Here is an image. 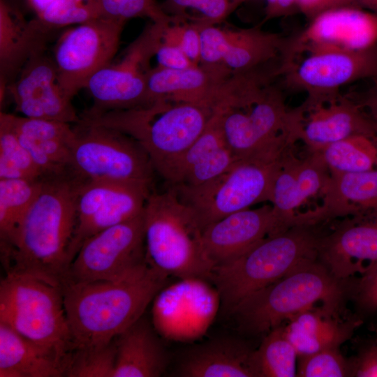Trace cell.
Listing matches in <instances>:
<instances>
[{
    "instance_id": "cell-27",
    "label": "cell",
    "mask_w": 377,
    "mask_h": 377,
    "mask_svg": "<svg viewBox=\"0 0 377 377\" xmlns=\"http://www.w3.org/2000/svg\"><path fill=\"white\" fill-rule=\"evenodd\" d=\"M113 377H158L169 364L158 332L143 315L116 337Z\"/></svg>"
},
{
    "instance_id": "cell-35",
    "label": "cell",
    "mask_w": 377,
    "mask_h": 377,
    "mask_svg": "<svg viewBox=\"0 0 377 377\" xmlns=\"http://www.w3.org/2000/svg\"><path fill=\"white\" fill-rule=\"evenodd\" d=\"M45 178L22 145L5 113L0 112V179Z\"/></svg>"
},
{
    "instance_id": "cell-19",
    "label": "cell",
    "mask_w": 377,
    "mask_h": 377,
    "mask_svg": "<svg viewBox=\"0 0 377 377\" xmlns=\"http://www.w3.org/2000/svg\"><path fill=\"white\" fill-rule=\"evenodd\" d=\"M283 231L272 205L230 214L202 230L206 256L214 267L242 255L260 241Z\"/></svg>"
},
{
    "instance_id": "cell-21",
    "label": "cell",
    "mask_w": 377,
    "mask_h": 377,
    "mask_svg": "<svg viewBox=\"0 0 377 377\" xmlns=\"http://www.w3.org/2000/svg\"><path fill=\"white\" fill-rule=\"evenodd\" d=\"M290 149L283 156L271 193L273 211L283 230L292 226L295 210L323 191L330 171L316 153L297 158Z\"/></svg>"
},
{
    "instance_id": "cell-45",
    "label": "cell",
    "mask_w": 377,
    "mask_h": 377,
    "mask_svg": "<svg viewBox=\"0 0 377 377\" xmlns=\"http://www.w3.org/2000/svg\"><path fill=\"white\" fill-rule=\"evenodd\" d=\"M352 376L377 377V346L364 350L352 363Z\"/></svg>"
},
{
    "instance_id": "cell-50",
    "label": "cell",
    "mask_w": 377,
    "mask_h": 377,
    "mask_svg": "<svg viewBox=\"0 0 377 377\" xmlns=\"http://www.w3.org/2000/svg\"><path fill=\"white\" fill-rule=\"evenodd\" d=\"M372 139L374 141V142H375V144H376V145L377 147V135L375 137H374Z\"/></svg>"
},
{
    "instance_id": "cell-31",
    "label": "cell",
    "mask_w": 377,
    "mask_h": 377,
    "mask_svg": "<svg viewBox=\"0 0 377 377\" xmlns=\"http://www.w3.org/2000/svg\"><path fill=\"white\" fill-rule=\"evenodd\" d=\"M45 179H0V247L6 246L12 242L40 194Z\"/></svg>"
},
{
    "instance_id": "cell-2",
    "label": "cell",
    "mask_w": 377,
    "mask_h": 377,
    "mask_svg": "<svg viewBox=\"0 0 377 377\" xmlns=\"http://www.w3.org/2000/svg\"><path fill=\"white\" fill-rule=\"evenodd\" d=\"M84 179L73 171L45 179L10 244L1 247L6 272L61 286L74 259L76 200Z\"/></svg>"
},
{
    "instance_id": "cell-39",
    "label": "cell",
    "mask_w": 377,
    "mask_h": 377,
    "mask_svg": "<svg viewBox=\"0 0 377 377\" xmlns=\"http://www.w3.org/2000/svg\"><path fill=\"white\" fill-rule=\"evenodd\" d=\"M297 376L302 377H341L352 376L348 362L339 348H326L299 357Z\"/></svg>"
},
{
    "instance_id": "cell-24",
    "label": "cell",
    "mask_w": 377,
    "mask_h": 377,
    "mask_svg": "<svg viewBox=\"0 0 377 377\" xmlns=\"http://www.w3.org/2000/svg\"><path fill=\"white\" fill-rule=\"evenodd\" d=\"M232 75L221 67L202 64L179 70L156 66L147 78V103L168 100L202 104L213 109Z\"/></svg>"
},
{
    "instance_id": "cell-49",
    "label": "cell",
    "mask_w": 377,
    "mask_h": 377,
    "mask_svg": "<svg viewBox=\"0 0 377 377\" xmlns=\"http://www.w3.org/2000/svg\"><path fill=\"white\" fill-rule=\"evenodd\" d=\"M266 1V7L265 8H267L269 6H270L274 2L275 0H265Z\"/></svg>"
},
{
    "instance_id": "cell-12",
    "label": "cell",
    "mask_w": 377,
    "mask_h": 377,
    "mask_svg": "<svg viewBox=\"0 0 377 377\" xmlns=\"http://www.w3.org/2000/svg\"><path fill=\"white\" fill-rule=\"evenodd\" d=\"M126 22L101 17L72 26L57 38L52 57L61 87L70 98L112 61Z\"/></svg>"
},
{
    "instance_id": "cell-15",
    "label": "cell",
    "mask_w": 377,
    "mask_h": 377,
    "mask_svg": "<svg viewBox=\"0 0 377 377\" xmlns=\"http://www.w3.org/2000/svg\"><path fill=\"white\" fill-rule=\"evenodd\" d=\"M200 64L221 67L232 74L280 61L288 39L260 25L242 29L200 26Z\"/></svg>"
},
{
    "instance_id": "cell-11",
    "label": "cell",
    "mask_w": 377,
    "mask_h": 377,
    "mask_svg": "<svg viewBox=\"0 0 377 377\" xmlns=\"http://www.w3.org/2000/svg\"><path fill=\"white\" fill-rule=\"evenodd\" d=\"M293 61L281 75L282 85L288 90L304 92L300 108L303 112L332 102L348 84L377 77V45L359 51L325 50L306 53Z\"/></svg>"
},
{
    "instance_id": "cell-1",
    "label": "cell",
    "mask_w": 377,
    "mask_h": 377,
    "mask_svg": "<svg viewBox=\"0 0 377 377\" xmlns=\"http://www.w3.org/2000/svg\"><path fill=\"white\" fill-rule=\"evenodd\" d=\"M272 66L232 75L213 108L238 160L276 161L299 140L303 112L288 109Z\"/></svg>"
},
{
    "instance_id": "cell-48",
    "label": "cell",
    "mask_w": 377,
    "mask_h": 377,
    "mask_svg": "<svg viewBox=\"0 0 377 377\" xmlns=\"http://www.w3.org/2000/svg\"><path fill=\"white\" fill-rule=\"evenodd\" d=\"M55 0H27L30 9L34 11L35 16L41 13Z\"/></svg>"
},
{
    "instance_id": "cell-40",
    "label": "cell",
    "mask_w": 377,
    "mask_h": 377,
    "mask_svg": "<svg viewBox=\"0 0 377 377\" xmlns=\"http://www.w3.org/2000/svg\"><path fill=\"white\" fill-rule=\"evenodd\" d=\"M104 17L126 21L135 17L148 18L156 23H165L167 15L156 0H99Z\"/></svg>"
},
{
    "instance_id": "cell-38",
    "label": "cell",
    "mask_w": 377,
    "mask_h": 377,
    "mask_svg": "<svg viewBox=\"0 0 377 377\" xmlns=\"http://www.w3.org/2000/svg\"><path fill=\"white\" fill-rule=\"evenodd\" d=\"M104 17L99 0H55L36 18L47 29L55 31Z\"/></svg>"
},
{
    "instance_id": "cell-42",
    "label": "cell",
    "mask_w": 377,
    "mask_h": 377,
    "mask_svg": "<svg viewBox=\"0 0 377 377\" xmlns=\"http://www.w3.org/2000/svg\"><path fill=\"white\" fill-rule=\"evenodd\" d=\"M355 295L362 309L374 311L377 308V263L367 267L357 285Z\"/></svg>"
},
{
    "instance_id": "cell-5",
    "label": "cell",
    "mask_w": 377,
    "mask_h": 377,
    "mask_svg": "<svg viewBox=\"0 0 377 377\" xmlns=\"http://www.w3.org/2000/svg\"><path fill=\"white\" fill-rule=\"evenodd\" d=\"M318 224H297L267 236L248 251L214 267L209 281L223 310L281 279L303 263L318 258L322 235Z\"/></svg>"
},
{
    "instance_id": "cell-28",
    "label": "cell",
    "mask_w": 377,
    "mask_h": 377,
    "mask_svg": "<svg viewBox=\"0 0 377 377\" xmlns=\"http://www.w3.org/2000/svg\"><path fill=\"white\" fill-rule=\"evenodd\" d=\"M65 360L0 323V377L64 376Z\"/></svg>"
},
{
    "instance_id": "cell-16",
    "label": "cell",
    "mask_w": 377,
    "mask_h": 377,
    "mask_svg": "<svg viewBox=\"0 0 377 377\" xmlns=\"http://www.w3.org/2000/svg\"><path fill=\"white\" fill-rule=\"evenodd\" d=\"M376 45L377 14L342 6L320 13L304 29L289 36L283 57L290 64L310 52L359 51Z\"/></svg>"
},
{
    "instance_id": "cell-32",
    "label": "cell",
    "mask_w": 377,
    "mask_h": 377,
    "mask_svg": "<svg viewBox=\"0 0 377 377\" xmlns=\"http://www.w3.org/2000/svg\"><path fill=\"white\" fill-rule=\"evenodd\" d=\"M297 353L286 338L283 327L270 332L250 356L254 377H293L297 376Z\"/></svg>"
},
{
    "instance_id": "cell-46",
    "label": "cell",
    "mask_w": 377,
    "mask_h": 377,
    "mask_svg": "<svg viewBox=\"0 0 377 377\" xmlns=\"http://www.w3.org/2000/svg\"><path fill=\"white\" fill-rule=\"evenodd\" d=\"M370 87L365 92L349 96L366 112L374 124L377 135V77L371 80Z\"/></svg>"
},
{
    "instance_id": "cell-14",
    "label": "cell",
    "mask_w": 377,
    "mask_h": 377,
    "mask_svg": "<svg viewBox=\"0 0 377 377\" xmlns=\"http://www.w3.org/2000/svg\"><path fill=\"white\" fill-rule=\"evenodd\" d=\"M145 260L143 211L87 238L71 263L63 283L114 280Z\"/></svg>"
},
{
    "instance_id": "cell-4",
    "label": "cell",
    "mask_w": 377,
    "mask_h": 377,
    "mask_svg": "<svg viewBox=\"0 0 377 377\" xmlns=\"http://www.w3.org/2000/svg\"><path fill=\"white\" fill-rule=\"evenodd\" d=\"M207 105L157 100L135 108L85 111L80 119L119 131L137 141L158 174L204 131L212 117Z\"/></svg>"
},
{
    "instance_id": "cell-34",
    "label": "cell",
    "mask_w": 377,
    "mask_h": 377,
    "mask_svg": "<svg viewBox=\"0 0 377 377\" xmlns=\"http://www.w3.org/2000/svg\"><path fill=\"white\" fill-rule=\"evenodd\" d=\"M226 145L227 144L219 119L214 112L201 135L158 175L164 179L168 186H177L192 168L202 163L215 151Z\"/></svg>"
},
{
    "instance_id": "cell-17",
    "label": "cell",
    "mask_w": 377,
    "mask_h": 377,
    "mask_svg": "<svg viewBox=\"0 0 377 377\" xmlns=\"http://www.w3.org/2000/svg\"><path fill=\"white\" fill-rule=\"evenodd\" d=\"M151 191L150 186L142 184L83 181L76 200L74 258L91 235L140 214Z\"/></svg>"
},
{
    "instance_id": "cell-7",
    "label": "cell",
    "mask_w": 377,
    "mask_h": 377,
    "mask_svg": "<svg viewBox=\"0 0 377 377\" xmlns=\"http://www.w3.org/2000/svg\"><path fill=\"white\" fill-rule=\"evenodd\" d=\"M316 260L303 263L239 302L230 312L239 327L254 334L270 332L320 301L326 313L334 312L343 296L342 281Z\"/></svg>"
},
{
    "instance_id": "cell-13",
    "label": "cell",
    "mask_w": 377,
    "mask_h": 377,
    "mask_svg": "<svg viewBox=\"0 0 377 377\" xmlns=\"http://www.w3.org/2000/svg\"><path fill=\"white\" fill-rule=\"evenodd\" d=\"M151 21L124 51L121 58L97 72L87 89L94 101L88 112H102L135 108L147 103V84L162 24Z\"/></svg>"
},
{
    "instance_id": "cell-23",
    "label": "cell",
    "mask_w": 377,
    "mask_h": 377,
    "mask_svg": "<svg viewBox=\"0 0 377 377\" xmlns=\"http://www.w3.org/2000/svg\"><path fill=\"white\" fill-rule=\"evenodd\" d=\"M322 193L323 204L302 214L306 222L320 223L343 216L377 221V169L330 173Z\"/></svg>"
},
{
    "instance_id": "cell-47",
    "label": "cell",
    "mask_w": 377,
    "mask_h": 377,
    "mask_svg": "<svg viewBox=\"0 0 377 377\" xmlns=\"http://www.w3.org/2000/svg\"><path fill=\"white\" fill-rule=\"evenodd\" d=\"M350 6L377 14V0H348Z\"/></svg>"
},
{
    "instance_id": "cell-6",
    "label": "cell",
    "mask_w": 377,
    "mask_h": 377,
    "mask_svg": "<svg viewBox=\"0 0 377 377\" xmlns=\"http://www.w3.org/2000/svg\"><path fill=\"white\" fill-rule=\"evenodd\" d=\"M144 232L150 265L181 280H209L213 266L203 248L202 230L173 188L151 192L144 208Z\"/></svg>"
},
{
    "instance_id": "cell-29",
    "label": "cell",
    "mask_w": 377,
    "mask_h": 377,
    "mask_svg": "<svg viewBox=\"0 0 377 377\" xmlns=\"http://www.w3.org/2000/svg\"><path fill=\"white\" fill-rule=\"evenodd\" d=\"M251 353L237 341L212 340L191 349L177 374L183 377H254Z\"/></svg>"
},
{
    "instance_id": "cell-26",
    "label": "cell",
    "mask_w": 377,
    "mask_h": 377,
    "mask_svg": "<svg viewBox=\"0 0 377 377\" xmlns=\"http://www.w3.org/2000/svg\"><path fill=\"white\" fill-rule=\"evenodd\" d=\"M54 31L34 17L26 20L7 0H0V89L7 91L27 60L47 49Z\"/></svg>"
},
{
    "instance_id": "cell-30",
    "label": "cell",
    "mask_w": 377,
    "mask_h": 377,
    "mask_svg": "<svg viewBox=\"0 0 377 377\" xmlns=\"http://www.w3.org/2000/svg\"><path fill=\"white\" fill-rule=\"evenodd\" d=\"M329 316L325 311L320 313L309 309L292 317L289 324L283 327L286 338L298 357L326 348H339L351 336L358 323L339 324Z\"/></svg>"
},
{
    "instance_id": "cell-41",
    "label": "cell",
    "mask_w": 377,
    "mask_h": 377,
    "mask_svg": "<svg viewBox=\"0 0 377 377\" xmlns=\"http://www.w3.org/2000/svg\"><path fill=\"white\" fill-rule=\"evenodd\" d=\"M161 39L179 48L194 64H200V26L171 17L162 24Z\"/></svg>"
},
{
    "instance_id": "cell-25",
    "label": "cell",
    "mask_w": 377,
    "mask_h": 377,
    "mask_svg": "<svg viewBox=\"0 0 377 377\" xmlns=\"http://www.w3.org/2000/svg\"><path fill=\"white\" fill-rule=\"evenodd\" d=\"M318 257L338 280L357 272L363 274L362 263L369 261L368 267L377 263V221L353 218L350 223L323 236Z\"/></svg>"
},
{
    "instance_id": "cell-22",
    "label": "cell",
    "mask_w": 377,
    "mask_h": 377,
    "mask_svg": "<svg viewBox=\"0 0 377 377\" xmlns=\"http://www.w3.org/2000/svg\"><path fill=\"white\" fill-rule=\"evenodd\" d=\"M4 113L45 178L73 171L71 150L75 132L71 124Z\"/></svg>"
},
{
    "instance_id": "cell-20",
    "label": "cell",
    "mask_w": 377,
    "mask_h": 377,
    "mask_svg": "<svg viewBox=\"0 0 377 377\" xmlns=\"http://www.w3.org/2000/svg\"><path fill=\"white\" fill-rule=\"evenodd\" d=\"M376 135L374 124L366 112L349 95H341L304 112L299 140L312 153L351 136L373 138Z\"/></svg>"
},
{
    "instance_id": "cell-36",
    "label": "cell",
    "mask_w": 377,
    "mask_h": 377,
    "mask_svg": "<svg viewBox=\"0 0 377 377\" xmlns=\"http://www.w3.org/2000/svg\"><path fill=\"white\" fill-rule=\"evenodd\" d=\"M249 0H164L163 11L199 26L219 24Z\"/></svg>"
},
{
    "instance_id": "cell-8",
    "label": "cell",
    "mask_w": 377,
    "mask_h": 377,
    "mask_svg": "<svg viewBox=\"0 0 377 377\" xmlns=\"http://www.w3.org/2000/svg\"><path fill=\"white\" fill-rule=\"evenodd\" d=\"M0 323L52 350L66 362L74 349L61 286L6 272L0 283Z\"/></svg>"
},
{
    "instance_id": "cell-9",
    "label": "cell",
    "mask_w": 377,
    "mask_h": 377,
    "mask_svg": "<svg viewBox=\"0 0 377 377\" xmlns=\"http://www.w3.org/2000/svg\"><path fill=\"white\" fill-rule=\"evenodd\" d=\"M71 169L87 181L151 186L154 169L140 145L115 129L82 119L75 124Z\"/></svg>"
},
{
    "instance_id": "cell-43",
    "label": "cell",
    "mask_w": 377,
    "mask_h": 377,
    "mask_svg": "<svg viewBox=\"0 0 377 377\" xmlns=\"http://www.w3.org/2000/svg\"><path fill=\"white\" fill-rule=\"evenodd\" d=\"M155 56L157 66L173 70L184 69L195 65L177 46L163 40L161 37Z\"/></svg>"
},
{
    "instance_id": "cell-3",
    "label": "cell",
    "mask_w": 377,
    "mask_h": 377,
    "mask_svg": "<svg viewBox=\"0 0 377 377\" xmlns=\"http://www.w3.org/2000/svg\"><path fill=\"white\" fill-rule=\"evenodd\" d=\"M168 278L146 259L114 280L63 283L74 348L109 343L144 315Z\"/></svg>"
},
{
    "instance_id": "cell-10",
    "label": "cell",
    "mask_w": 377,
    "mask_h": 377,
    "mask_svg": "<svg viewBox=\"0 0 377 377\" xmlns=\"http://www.w3.org/2000/svg\"><path fill=\"white\" fill-rule=\"evenodd\" d=\"M282 158L273 162L238 160L224 173L205 184L169 187L193 209L203 230L230 214L270 202Z\"/></svg>"
},
{
    "instance_id": "cell-18",
    "label": "cell",
    "mask_w": 377,
    "mask_h": 377,
    "mask_svg": "<svg viewBox=\"0 0 377 377\" xmlns=\"http://www.w3.org/2000/svg\"><path fill=\"white\" fill-rule=\"evenodd\" d=\"M15 110L22 116L69 124L80 121L59 82L57 68L47 49L34 54L8 85Z\"/></svg>"
},
{
    "instance_id": "cell-37",
    "label": "cell",
    "mask_w": 377,
    "mask_h": 377,
    "mask_svg": "<svg viewBox=\"0 0 377 377\" xmlns=\"http://www.w3.org/2000/svg\"><path fill=\"white\" fill-rule=\"evenodd\" d=\"M116 354V338L103 346L74 348L68 356L64 376L113 377Z\"/></svg>"
},
{
    "instance_id": "cell-33",
    "label": "cell",
    "mask_w": 377,
    "mask_h": 377,
    "mask_svg": "<svg viewBox=\"0 0 377 377\" xmlns=\"http://www.w3.org/2000/svg\"><path fill=\"white\" fill-rule=\"evenodd\" d=\"M312 153L319 155L330 173L359 172L377 165V147L365 135L351 136Z\"/></svg>"
},
{
    "instance_id": "cell-44",
    "label": "cell",
    "mask_w": 377,
    "mask_h": 377,
    "mask_svg": "<svg viewBox=\"0 0 377 377\" xmlns=\"http://www.w3.org/2000/svg\"><path fill=\"white\" fill-rule=\"evenodd\" d=\"M350 6L348 0H297V10L309 20L330 9Z\"/></svg>"
}]
</instances>
